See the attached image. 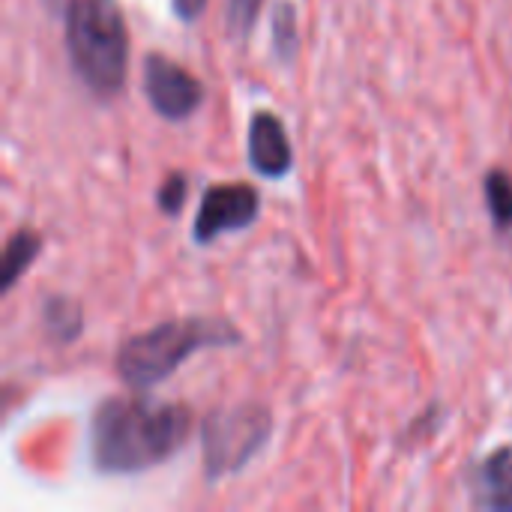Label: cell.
<instances>
[{"label": "cell", "instance_id": "ba28073f", "mask_svg": "<svg viewBox=\"0 0 512 512\" xmlns=\"http://www.w3.org/2000/svg\"><path fill=\"white\" fill-rule=\"evenodd\" d=\"M480 504L492 510H512V447L495 450L480 465Z\"/></svg>", "mask_w": 512, "mask_h": 512}, {"label": "cell", "instance_id": "3957f363", "mask_svg": "<svg viewBox=\"0 0 512 512\" xmlns=\"http://www.w3.org/2000/svg\"><path fill=\"white\" fill-rule=\"evenodd\" d=\"M240 333L225 321L210 318H183L165 321L135 339H129L117 354V372L132 390H150L177 372L201 348L234 345Z\"/></svg>", "mask_w": 512, "mask_h": 512}, {"label": "cell", "instance_id": "5b68a950", "mask_svg": "<svg viewBox=\"0 0 512 512\" xmlns=\"http://www.w3.org/2000/svg\"><path fill=\"white\" fill-rule=\"evenodd\" d=\"M261 213V198L249 183H222L204 192L195 225H192V237L195 243L207 246L216 237L228 234V231H240L249 228Z\"/></svg>", "mask_w": 512, "mask_h": 512}, {"label": "cell", "instance_id": "7a4b0ae2", "mask_svg": "<svg viewBox=\"0 0 512 512\" xmlns=\"http://www.w3.org/2000/svg\"><path fill=\"white\" fill-rule=\"evenodd\" d=\"M66 48L75 72L93 93L114 96L123 90L129 72V30L117 0H69Z\"/></svg>", "mask_w": 512, "mask_h": 512}, {"label": "cell", "instance_id": "8fae6325", "mask_svg": "<svg viewBox=\"0 0 512 512\" xmlns=\"http://www.w3.org/2000/svg\"><path fill=\"white\" fill-rule=\"evenodd\" d=\"M273 45L279 51V57L291 60L297 51V15L291 3H279L276 15H273Z\"/></svg>", "mask_w": 512, "mask_h": 512}, {"label": "cell", "instance_id": "9a60e30c", "mask_svg": "<svg viewBox=\"0 0 512 512\" xmlns=\"http://www.w3.org/2000/svg\"><path fill=\"white\" fill-rule=\"evenodd\" d=\"M207 0H171V9L180 21H195L204 12Z\"/></svg>", "mask_w": 512, "mask_h": 512}, {"label": "cell", "instance_id": "4fadbf2b", "mask_svg": "<svg viewBox=\"0 0 512 512\" xmlns=\"http://www.w3.org/2000/svg\"><path fill=\"white\" fill-rule=\"evenodd\" d=\"M186 192H189V186H186V177L183 174H171L165 183H162V189H159V210L162 213H180L183 210V204H186Z\"/></svg>", "mask_w": 512, "mask_h": 512}, {"label": "cell", "instance_id": "6da1fadb", "mask_svg": "<svg viewBox=\"0 0 512 512\" xmlns=\"http://www.w3.org/2000/svg\"><path fill=\"white\" fill-rule=\"evenodd\" d=\"M192 429L183 405L150 396L108 399L93 414V465L102 474H135L174 456Z\"/></svg>", "mask_w": 512, "mask_h": 512}, {"label": "cell", "instance_id": "7c38bea8", "mask_svg": "<svg viewBox=\"0 0 512 512\" xmlns=\"http://www.w3.org/2000/svg\"><path fill=\"white\" fill-rule=\"evenodd\" d=\"M45 321L51 324V327H60V339H75L78 336V330H81V312H78V306L75 303H69V300H48V306H45Z\"/></svg>", "mask_w": 512, "mask_h": 512}, {"label": "cell", "instance_id": "30bf717a", "mask_svg": "<svg viewBox=\"0 0 512 512\" xmlns=\"http://www.w3.org/2000/svg\"><path fill=\"white\" fill-rule=\"evenodd\" d=\"M486 201L489 210L498 222V228H510L512 225V177L504 171H492L486 177Z\"/></svg>", "mask_w": 512, "mask_h": 512}, {"label": "cell", "instance_id": "8992f818", "mask_svg": "<svg viewBox=\"0 0 512 512\" xmlns=\"http://www.w3.org/2000/svg\"><path fill=\"white\" fill-rule=\"evenodd\" d=\"M144 96L165 120H186L204 102V84L180 63L150 54L144 60Z\"/></svg>", "mask_w": 512, "mask_h": 512}, {"label": "cell", "instance_id": "5bb4252c", "mask_svg": "<svg viewBox=\"0 0 512 512\" xmlns=\"http://www.w3.org/2000/svg\"><path fill=\"white\" fill-rule=\"evenodd\" d=\"M258 9H261V0H228V15H231L234 30L246 33L255 24Z\"/></svg>", "mask_w": 512, "mask_h": 512}, {"label": "cell", "instance_id": "9c48e42d", "mask_svg": "<svg viewBox=\"0 0 512 512\" xmlns=\"http://www.w3.org/2000/svg\"><path fill=\"white\" fill-rule=\"evenodd\" d=\"M39 249H42L39 234H33V231H27V228L15 231V234L9 237V243H6V249H3V291H9V288L18 282V276L36 261Z\"/></svg>", "mask_w": 512, "mask_h": 512}, {"label": "cell", "instance_id": "52a82bcc", "mask_svg": "<svg viewBox=\"0 0 512 512\" xmlns=\"http://www.w3.org/2000/svg\"><path fill=\"white\" fill-rule=\"evenodd\" d=\"M249 162L258 174L264 177H282L288 174L294 153H291V141L288 132L282 126V120L276 114H255L249 123Z\"/></svg>", "mask_w": 512, "mask_h": 512}, {"label": "cell", "instance_id": "277c9868", "mask_svg": "<svg viewBox=\"0 0 512 512\" xmlns=\"http://www.w3.org/2000/svg\"><path fill=\"white\" fill-rule=\"evenodd\" d=\"M270 414L261 405H237L210 414L204 426V465L207 477H222L243 468V462L267 441Z\"/></svg>", "mask_w": 512, "mask_h": 512}]
</instances>
